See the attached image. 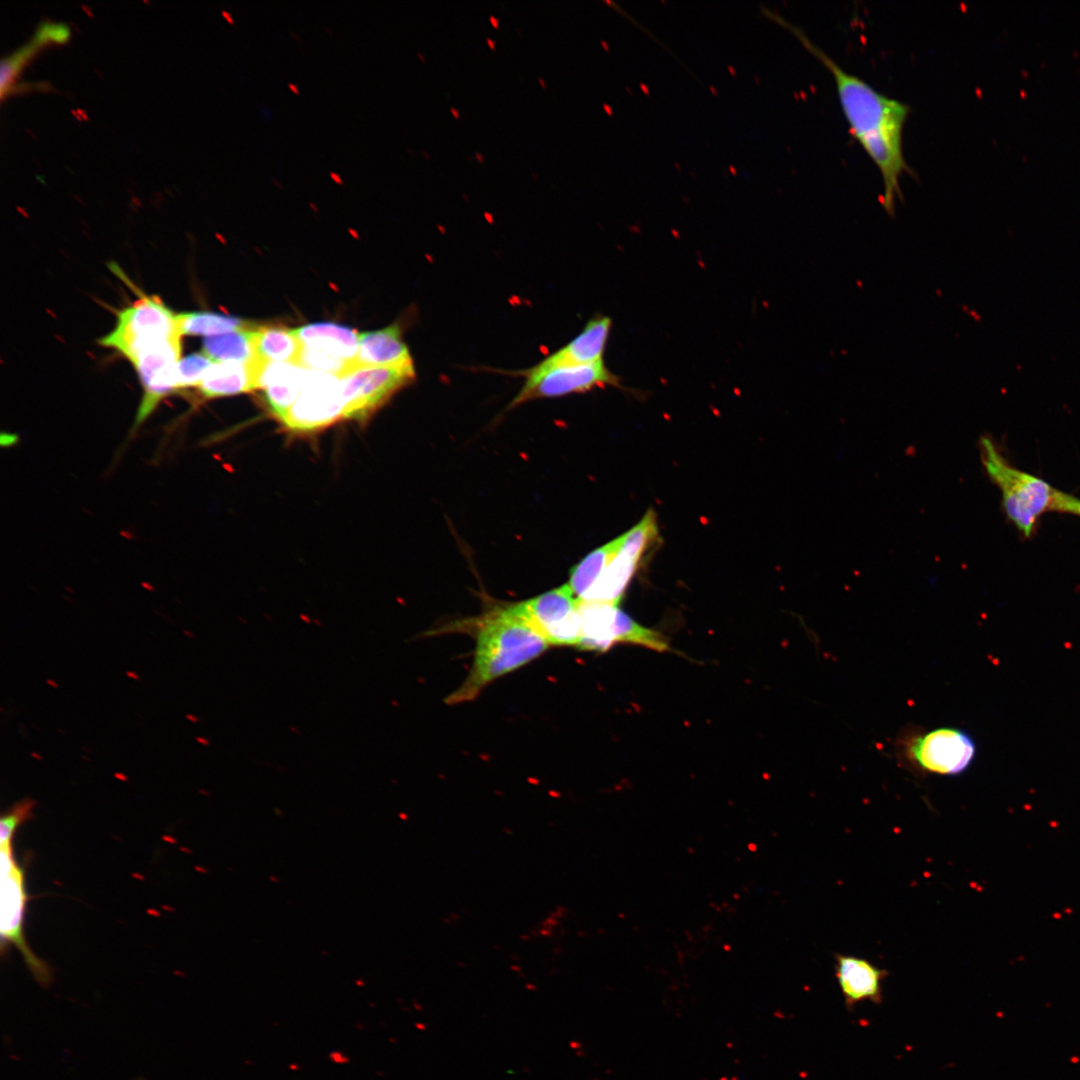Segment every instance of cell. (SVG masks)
Segmentation results:
<instances>
[{
	"label": "cell",
	"instance_id": "obj_31",
	"mask_svg": "<svg viewBox=\"0 0 1080 1080\" xmlns=\"http://www.w3.org/2000/svg\"><path fill=\"white\" fill-rule=\"evenodd\" d=\"M489 21H490V23L492 24V26H493L494 28H496V29H498V28H499V20H498L497 18H495L494 16H492V15H491V16L489 17Z\"/></svg>",
	"mask_w": 1080,
	"mask_h": 1080
},
{
	"label": "cell",
	"instance_id": "obj_3",
	"mask_svg": "<svg viewBox=\"0 0 1080 1080\" xmlns=\"http://www.w3.org/2000/svg\"><path fill=\"white\" fill-rule=\"evenodd\" d=\"M979 451L987 475L1001 492L1008 519L1024 536H1031L1041 516L1054 511L1059 490L1013 466L988 436L980 438Z\"/></svg>",
	"mask_w": 1080,
	"mask_h": 1080
},
{
	"label": "cell",
	"instance_id": "obj_24",
	"mask_svg": "<svg viewBox=\"0 0 1080 1080\" xmlns=\"http://www.w3.org/2000/svg\"><path fill=\"white\" fill-rule=\"evenodd\" d=\"M657 532L656 515L649 510L637 525L623 534L621 551L640 561L648 546L657 537Z\"/></svg>",
	"mask_w": 1080,
	"mask_h": 1080
},
{
	"label": "cell",
	"instance_id": "obj_9",
	"mask_svg": "<svg viewBox=\"0 0 1080 1080\" xmlns=\"http://www.w3.org/2000/svg\"><path fill=\"white\" fill-rule=\"evenodd\" d=\"M294 331L301 345L298 366L337 377L353 369L359 337L353 329L319 322Z\"/></svg>",
	"mask_w": 1080,
	"mask_h": 1080
},
{
	"label": "cell",
	"instance_id": "obj_37",
	"mask_svg": "<svg viewBox=\"0 0 1080 1080\" xmlns=\"http://www.w3.org/2000/svg\"><path fill=\"white\" fill-rule=\"evenodd\" d=\"M538 82H539V84L541 85L542 88H544V89L546 88V82L542 78H538Z\"/></svg>",
	"mask_w": 1080,
	"mask_h": 1080
},
{
	"label": "cell",
	"instance_id": "obj_18",
	"mask_svg": "<svg viewBox=\"0 0 1080 1080\" xmlns=\"http://www.w3.org/2000/svg\"><path fill=\"white\" fill-rule=\"evenodd\" d=\"M203 399H213L255 390L252 362L213 363L197 387Z\"/></svg>",
	"mask_w": 1080,
	"mask_h": 1080
},
{
	"label": "cell",
	"instance_id": "obj_36",
	"mask_svg": "<svg viewBox=\"0 0 1080 1080\" xmlns=\"http://www.w3.org/2000/svg\"><path fill=\"white\" fill-rule=\"evenodd\" d=\"M222 13H223V15H225V17H226V18L228 19V21H229L230 23H232V24L234 23L233 19H232V18L230 17V14H228V13H227V12H225V11H223Z\"/></svg>",
	"mask_w": 1080,
	"mask_h": 1080
},
{
	"label": "cell",
	"instance_id": "obj_32",
	"mask_svg": "<svg viewBox=\"0 0 1080 1080\" xmlns=\"http://www.w3.org/2000/svg\"><path fill=\"white\" fill-rule=\"evenodd\" d=\"M450 113L452 114V116H453V117H454L455 119H457V120H458V119L460 118V112H459V111H458L457 109H455V108H453V107H452V108H450Z\"/></svg>",
	"mask_w": 1080,
	"mask_h": 1080
},
{
	"label": "cell",
	"instance_id": "obj_29",
	"mask_svg": "<svg viewBox=\"0 0 1080 1080\" xmlns=\"http://www.w3.org/2000/svg\"><path fill=\"white\" fill-rule=\"evenodd\" d=\"M1055 511L1068 513L1080 517V499L1073 495L1060 491L1057 498Z\"/></svg>",
	"mask_w": 1080,
	"mask_h": 1080
},
{
	"label": "cell",
	"instance_id": "obj_11",
	"mask_svg": "<svg viewBox=\"0 0 1080 1080\" xmlns=\"http://www.w3.org/2000/svg\"><path fill=\"white\" fill-rule=\"evenodd\" d=\"M904 755L921 770L940 775H956L972 763L976 746L961 729L939 728L912 735L904 741Z\"/></svg>",
	"mask_w": 1080,
	"mask_h": 1080
},
{
	"label": "cell",
	"instance_id": "obj_21",
	"mask_svg": "<svg viewBox=\"0 0 1080 1080\" xmlns=\"http://www.w3.org/2000/svg\"><path fill=\"white\" fill-rule=\"evenodd\" d=\"M622 544L623 535L592 551L573 567L568 585L576 598L581 600L588 592L603 569L618 554Z\"/></svg>",
	"mask_w": 1080,
	"mask_h": 1080
},
{
	"label": "cell",
	"instance_id": "obj_23",
	"mask_svg": "<svg viewBox=\"0 0 1080 1080\" xmlns=\"http://www.w3.org/2000/svg\"><path fill=\"white\" fill-rule=\"evenodd\" d=\"M251 330L235 331L208 337L203 341V353L214 363H250L255 359Z\"/></svg>",
	"mask_w": 1080,
	"mask_h": 1080
},
{
	"label": "cell",
	"instance_id": "obj_15",
	"mask_svg": "<svg viewBox=\"0 0 1080 1080\" xmlns=\"http://www.w3.org/2000/svg\"><path fill=\"white\" fill-rule=\"evenodd\" d=\"M835 975L847 1009L870 1001H882V982L888 972L864 958L851 955H835Z\"/></svg>",
	"mask_w": 1080,
	"mask_h": 1080
},
{
	"label": "cell",
	"instance_id": "obj_12",
	"mask_svg": "<svg viewBox=\"0 0 1080 1080\" xmlns=\"http://www.w3.org/2000/svg\"><path fill=\"white\" fill-rule=\"evenodd\" d=\"M415 367H356L341 375L344 417L362 418L413 382Z\"/></svg>",
	"mask_w": 1080,
	"mask_h": 1080
},
{
	"label": "cell",
	"instance_id": "obj_6",
	"mask_svg": "<svg viewBox=\"0 0 1080 1080\" xmlns=\"http://www.w3.org/2000/svg\"><path fill=\"white\" fill-rule=\"evenodd\" d=\"M503 373L522 376L525 379L523 386L509 403L508 409L535 399L556 398L585 393L599 387L620 386L617 375L612 373L603 361L546 369H536L531 366L521 370L503 371Z\"/></svg>",
	"mask_w": 1080,
	"mask_h": 1080
},
{
	"label": "cell",
	"instance_id": "obj_28",
	"mask_svg": "<svg viewBox=\"0 0 1080 1080\" xmlns=\"http://www.w3.org/2000/svg\"><path fill=\"white\" fill-rule=\"evenodd\" d=\"M70 36V29L65 23L43 22L39 24L34 39L42 46L50 41L63 43Z\"/></svg>",
	"mask_w": 1080,
	"mask_h": 1080
},
{
	"label": "cell",
	"instance_id": "obj_4",
	"mask_svg": "<svg viewBox=\"0 0 1080 1080\" xmlns=\"http://www.w3.org/2000/svg\"><path fill=\"white\" fill-rule=\"evenodd\" d=\"M579 611V649L603 652L615 644L628 643L658 652L671 650L662 634L639 624L618 605L581 602Z\"/></svg>",
	"mask_w": 1080,
	"mask_h": 1080
},
{
	"label": "cell",
	"instance_id": "obj_38",
	"mask_svg": "<svg viewBox=\"0 0 1080 1080\" xmlns=\"http://www.w3.org/2000/svg\"><path fill=\"white\" fill-rule=\"evenodd\" d=\"M417 56H418V58H419V59L421 60V62H423V63H425V62H426V59H425V57H424V55H423V54H421L420 52H418V53H417Z\"/></svg>",
	"mask_w": 1080,
	"mask_h": 1080
},
{
	"label": "cell",
	"instance_id": "obj_26",
	"mask_svg": "<svg viewBox=\"0 0 1080 1080\" xmlns=\"http://www.w3.org/2000/svg\"><path fill=\"white\" fill-rule=\"evenodd\" d=\"M40 47L41 45L33 38L27 44L16 50L13 54L4 57L1 60L0 88L2 97L5 94L6 90L10 87V82L13 80V78L20 72L23 65Z\"/></svg>",
	"mask_w": 1080,
	"mask_h": 1080
},
{
	"label": "cell",
	"instance_id": "obj_25",
	"mask_svg": "<svg viewBox=\"0 0 1080 1080\" xmlns=\"http://www.w3.org/2000/svg\"><path fill=\"white\" fill-rule=\"evenodd\" d=\"M214 362L203 352L192 353L181 358L176 367L175 389L181 392L191 387H198L204 374Z\"/></svg>",
	"mask_w": 1080,
	"mask_h": 1080
},
{
	"label": "cell",
	"instance_id": "obj_16",
	"mask_svg": "<svg viewBox=\"0 0 1080 1080\" xmlns=\"http://www.w3.org/2000/svg\"><path fill=\"white\" fill-rule=\"evenodd\" d=\"M310 371L283 362H262L255 371V389H263L273 414L281 419L300 395Z\"/></svg>",
	"mask_w": 1080,
	"mask_h": 1080
},
{
	"label": "cell",
	"instance_id": "obj_2",
	"mask_svg": "<svg viewBox=\"0 0 1080 1080\" xmlns=\"http://www.w3.org/2000/svg\"><path fill=\"white\" fill-rule=\"evenodd\" d=\"M550 645L509 607L479 620L473 665L463 684L447 698L459 704L477 697L493 680L529 663Z\"/></svg>",
	"mask_w": 1080,
	"mask_h": 1080
},
{
	"label": "cell",
	"instance_id": "obj_19",
	"mask_svg": "<svg viewBox=\"0 0 1080 1080\" xmlns=\"http://www.w3.org/2000/svg\"><path fill=\"white\" fill-rule=\"evenodd\" d=\"M639 562L620 549L580 601L618 605Z\"/></svg>",
	"mask_w": 1080,
	"mask_h": 1080
},
{
	"label": "cell",
	"instance_id": "obj_13",
	"mask_svg": "<svg viewBox=\"0 0 1080 1080\" xmlns=\"http://www.w3.org/2000/svg\"><path fill=\"white\" fill-rule=\"evenodd\" d=\"M340 378L310 370L304 387L280 419L290 430L312 431L344 417Z\"/></svg>",
	"mask_w": 1080,
	"mask_h": 1080
},
{
	"label": "cell",
	"instance_id": "obj_34",
	"mask_svg": "<svg viewBox=\"0 0 1080 1080\" xmlns=\"http://www.w3.org/2000/svg\"><path fill=\"white\" fill-rule=\"evenodd\" d=\"M486 42H487V44L489 45V47H490V49H491V50H494V49H495V42H494V41H493L492 39H490V38H487V39H486Z\"/></svg>",
	"mask_w": 1080,
	"mask_h": 1080
},
{
	"label": "cell",
	"instance_id": "obj_40",
	"mask_svg": "<svg viewBox=\"0 0 1080 1080\" xmlns=\"http://www.w3.org/2000/svg\"><path fill=\"white\" fill-rule=\"evenodd\" d=\"M532 175H533V177H534L535 179H537V175H535L534 173H533Z\"/></svg>",
	"mask_w": 1080,
	"mask_h": 1080
},
{
	"label": "cell",
	"instance_id": "obj_5",
	"mask_svg": "<svg viewBox=\"0 0 1080 1080\" xmlns=\"http://www.w3.org/2000/svg\"><path fill=\"white\" fill-rule=\"evenodd\" d=\"M0 855L2 953L5 946L14 945L37 982L42 986H49L53 980L52 969L33 953L24 937L26 902L24 870L13 857L12 843L1 845Z\"/></svg>",
	"mask_w": 1080,
	"mask_h": 1080
},
{
	"label": "cell",
	"instance_id": "obj_22",
	"mask_svg": "<svg viewBox=\"0 0 1080 1080\" xmlns=\"http://www.w3.org/2000/svg\"><path fill=\"white\" fill-rule=\"evenodd\" d=\"M177 323L182 336H214L255 328L239 318L213 312L179 313Z\"/></svg>",
	"mask_w": 1080,
	"mask_h": 1080
},
{
	"label": "cell",
	"instance_id": "obj_17",
	"mask_svg": "<svg viewBox=\"0 0 1080 1080\" xmlns=\"http://www.w3.org/2000/svg\"><path fill=\"white\" fill-rule=\"evenodd\" d=\"M414 367L409 348L398 324L363 332L358 337L354 367Z\"/></svg>",
	"mask_w": 1080,
	"mask_h": 1080
},
{
	"label": "cell",
	"instance_id": "obj_1",
	"mask_svg": "<svg viewBox=\"0 0 1080 1080\" xmlns=\"http://www.w3.org/2000/svg\"><path fill=\"white\" fill-rule=\"evenodd\" d=\"M803 46L815 56L834 78L839 103L850 132L879 171L882 180V206L895 214L903 195L900 180L913 175L903 151V132L909 106L877 91L860 77L847 72L825 51L815 45L799 28L779 19Z\"/></svg>",
	"mask_w": 1080,
	"mask_h": 1080
},
{
	"label": "cell",
	"instance_id": "obj_39",
	"mask_svg": "<svg viewBox=\"0 0 1080 1080\" xmlns=\"http://www.w3.org/2000/svg\"><path fill=\"white\" fill-rule=\"evenodd\" d=\"M273 182H274V183H275V184H276L277 186H281V185H280V183H279V182H278L277 180H275V179H274V180H273Z\"/></svg>",
	"mask_w": 1080,
	"mask_h": 1080
},
{
	"label": "cell",
	"instance_id": "obj_14",
	"mask_svg": "<svg viewBox=\"0 0 1080 1080\" xmlns=\"http://www.w3.org/2000/svg\"><path fill=\"white\" fill-rule=\"evenodd\" d=\"M612 320L605 315L591 318L568 343L533 365L536 369L556 366L587 365L603 361Z\"/></svg>",
	"mask_w": 1080,
	"mask_h": 1080
},
{
	"label": "cell",
	"instance_id": "obj_27",
	"mask_svg": "<svg viewBox=\"0 0 1080 1080\" xmlns=\"http://www.w3.org/2000/svg\"><path fill=\"white\" fill-rule=\"evenodd\" d=\"M34 804L35 802L32 799H23L15 803L2 815L0 820L1 845L12 843L13 835L18 826L32 817Z\"/></svg>",
	"mask_w": 1080,
	"mask_h": 1080
},
{
	"label": "cell",
	"instance_id": "obj_20",
	"mask_svg": "<svg viewBox=\"0 0 1080 1080\" xmlns=\"http://www.w3.org/2000/svg\"><path fill=\"white\" fill-rule=\"evenodd\" d=\"M251 336L256 359L266 363L298 365L301 345L294 329L280 326L255 327Z\"/></svg>",
	"mask_w": 1080,
	"mask_h": 1080
},
{
	"label": "cell",
	"instance_id": "obj_33",
	"mask_svg": "<svg viewBox=\"0 0 1080 1080\" xmlns=\"http://www.w3.org/2000/svg\"><path fill=\"white\" fill-rule=\"evenodd\" d=\"M288 87H289V89H290V90H291V91H292L293 93H295V94H299V90H298V87H297L296 85H294V84H292V83H289V84H288Z\"/></svg>",
	"mask_w": 1080,
	"mask_h": 1080
},
{
	"label": "cell",
	"instance_id": "obj_30",
	"mask_svg": "<svg viewBox=\"0 0 1080 1080\" xmlns=\"http://www.w3.org/2000/svg\"><path fill=\"white\" fill-rule=\"evenodd\" d=\"M329 175H330V178H331V179H332V180H333V181H334V182H335L336 184H340V185H341V184H343V180H342V178H341V177H340V176H339V175H338L337 173H335V172H330V174H329Z\"/></svg>",
	"mask_w": 1080,
	"mask_h": 1080
},
{
	"label": "cell",
	"instance_id": "obj_10",
	"mask_svg": "<svg viewBox=\"0 0 1080 1080\" xmlns=\"http://www.w3.org/2000/svg\"><path fill=\"white\" fill-rule=\"evenodd\" d=\"M181 350V337H172L148 344L128 359L143 386V397L133 430L153 413L165 397L176 392L175 374Z\"/></svg>",
	"mask_w": 1080,
	"mask_h": 1080
},
{
	"label": "cell",
	"instance_id": "obj_35",
	"mask_svg": "<svg viewBox=\"0 0 1080 1080\" xmlns=\"http://www.w3.org/2000/svg\"><path fill=\"white\" fill-rule=\"evenodd\" d=\"M475 157L477 158V160H478V161H479L480 163H483V162H484V157H483V155H482L481 153L477 152V153L475 154Z\"/></svg>",
	"mask_w": 1080,
	"mask_h": 1080
},
{
	"label": "cell",
	"instance_id": "obj_8",
	"mask_svg": "<svg viewBox=\"0 0 1080 1080\" xmlns=\"http://www.w3.org/2000/svg\"><path fill=\"white\" fill-rule=\"evenodd\" d=\"M580 604L567 583L509 608L549 645L577 647L581 630Z\"/></svg>",
	"mask_w": 1080,
	"mask_h": 1080
},
{
	"label": "cell",
	"instance_id": "obj_7",
	"mask_svg": "<svg viewBox=\"0 0 1080 1080\" xmlns=\"http://www.w3.org/2000/svg\"><path fill=\"white\" fill-rule=\"evenodd\" d=\"M172 337H182L177 314L159 298L144 296L119 311L115 328L100 343L129 359L144 346Z\"/></svg>",
	"mask_w": 1080,
	"mask_h": 1080
}]
</instances>
